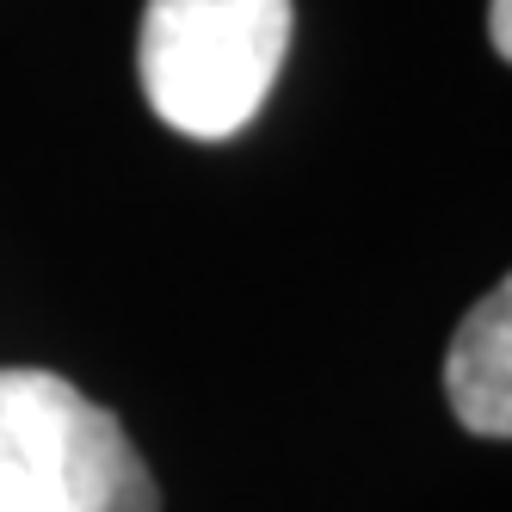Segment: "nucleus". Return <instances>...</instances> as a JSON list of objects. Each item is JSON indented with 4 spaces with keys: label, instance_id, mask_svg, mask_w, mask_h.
<instances>
[{
    "label": "nucleus",
    "instance_id": "obj_1",
    "mask_svg": "<svg viewBox=\"0 0 512 512\" xmlns=\"http://www.w3.org/2000/svg\"><path fill=\"white\" fill-rule=\"evenodd\" d=\"M290 19V0H149L136 68L155 118L198 142L247 130L284 68Z\"/></svg>",
    "mask_w": 512,
    "mask_h": 512
},
{
    "label": "nucleus",
    "instance_id": "obj_2",
    "mask_svg": "<svg viewBox=\"0 0 512 512\" xmlns=\"http://www.w3.org/2000/svg\"><path fill=\"white\" fill-rule=\"evenodd\" d=\"M0 512H161L155 475L112 408L68 377L0 371Z\"/></svg>",
    "mask_w": 512,
    "mask_h": 512
},
{
    "label": "nucleus",
    "instance_id": "obj_3",
    "mask_svg": "<svg viewBox=\"0 0 512 512\" xmlns=\"http://www.w3.org/2000/svg\"><path fill=\"white\" fill-rule=\"evenodd\" d=\"M445 395L469 432L512 438V272L463 315L445 352Z\"/></svg>",
    "mask_w": 512,
    "mask_h": 512
},
{
    "label": "nucleus",
    "instance_id": "obj_4",
    "mask_svg": "<svg viewBox=\"0 0 512 512\" xmlns=\"http://www.w3.org/2000/svg\"><path fill=\"white\" fill-rule=\"evenodd\" d=\"M488 31H494V50L512 62V0H494L488 7Z\"/></svg>",
    "mask_w": 512,
    "mask_h": 512
}]
</instances>
